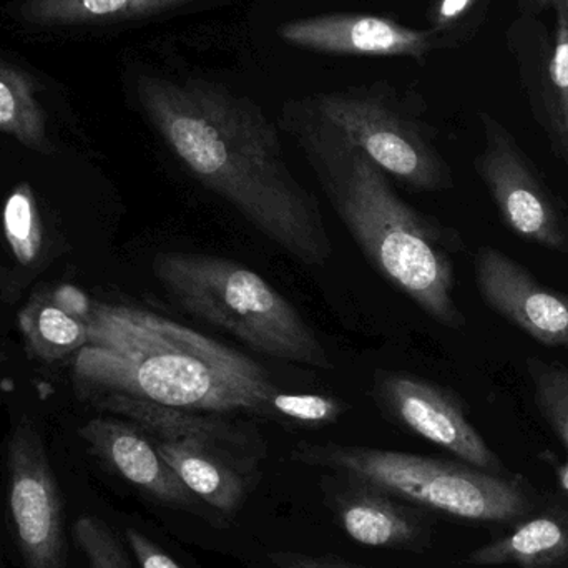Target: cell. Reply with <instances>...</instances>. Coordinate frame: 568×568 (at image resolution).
<instances>
[{"mask_svg":"<svg viewBox=\"0 0 568 568\" xmlns=\"http://www.w3.org/2000/svg\"><path fill=\"white\" fill-rule=\"evenodd\" d=\"M136 100L195 182L225 200L256 232L310 268L333 256L314 193L294 175L278 126L250 97L202 77L142 73Z\"/></svg>","mask_w":568,"mask_h":568,"instance_id":"6da1fadb","label":"cell"},{"mask_svg":"<svg viewBox=\"0 0 568 568\" xmlns=\"http://www.w3.org/2000/svg\"><path fill=\"white\" fill-rule=\"evenodd\" d=\"M89 339L73 356L77 397L120 396L205 414L272 419L282 393L265 367L192 327L140 307L93 303Z\"/></svg>","mask_w":568,"mask_h":568,"instance_id":"7a4b0ae2","label":"cell"},{"mask_svg":"<svg viewBox=\"0 0 568 568\" xmlns=\"http://www.w3.org/2000/svg\"><path fill=\"white\" fill-rule=\"evenodd\" d=\"M331 209L377 275L447 329L466 327L456 300V256L466 250L453 226L414 209L363 152L287 130Z\"/></svg>","mask_w":568,"mask_h":568,"instance_id":"3957f363","label":"cell"},{"mask_svg":"<svg viewBox=\"0 0 568 568\" xmlns=\"http://www.w3.org/2000/svg\"><path fill=\"white\" fill-rule=\"evenodd\" d=\"M153 276L180 307L232 334L263 356L334 369L333 357L303 314L248 266L206 253H159Z\"/></svg>","mask_w":568,"mask_h":568,"instance_id":"277c9868","label":"cell"},{"mask_svg":"<svg viewBox=\"0 0 568 568\" xmlns=\"http://www.w3.org/2000/svg\"><path fill=\"white\" fill-rule=\"evenodd\" d=\"M283 130H304L369 156L414 193L454 189V173L416 103L387 82L321 92L284 103Z\"/></svg>","mask_w":568,"mask_h":568,"instance_id":"5b68a950","label":"cell"},{"mask_svg":"<svg viewBox=\"0 0 568 568\" xmlns=\"http://www.w3.org/2000/svg\"><path fill=\"white\" fill-rule=\"evenodd\" d=\"M291 459L470 523L517 524L536 510L532 490L523 480L463 460L336 443L297 444Z\"/></svg>","mask_w":568,"mask_h":568,"instance_id":"8992f818","label":"cell"},{"mask_svg":"<svg viewBox=\"0 0 568 568\" xmlns=\"http://www.w3.org/2000/svg\"><path fill=\"white\" fill-rule=\"evenodd\" d=\"M480 123L484 146L474 169L500 219L514 235L568 256V203L504 123L489 113Z\"/></svg>","mask_w":568,"mask_h":568,"instance_id":"52a82bcc","label":"cell"},{"mask_svg":"<svg viewBox=\"0 0 568 568\" xmlns=\"http://www.w3.org/2000/svg\"><path fill=\"white\" fill-rule=\"evenodd\" d=\"M10 517L26 568H67L62 494L39 430L22 420L7 446Z\"/></svg>","mask_w":568,"mask_h":568,"instance_id":"ba28073f","label":"cell"},{"mask_svg":"<svg viewBox=\"0 0 568 568\" xmlns=\"http://www.w3.org/2000/svg\"><path fill=\"white\" fill-rule=\"evenodd\" d=\"M371 396L396 426L443 447L469 466L506 474L503 460L467 417L466 404L449 387L409 373L377 371Z\"/></svg>","mask_w":568,"mask_h":568,"instance_id":"9c48e42d","label":"cell"},{"mask_svg":"<svg viewBox=\"0 0 568 568\" xmlns=\"http://www.w3.org/2000/svg\"><path fill=\"white\" fill-rule=\"evenodd\" d=\"M484 303L537 343L568 347V293L540 283L526 266L499 250L483 246L474 258Z\"/></svg>","mask_w":568,"mask_h":568,"instance_id":"30bf717a","label":"cell"},{"mask_svg":"<svg viewBox=\"0 0 568 568\" xmlns=\"http://www.w3.org/2000/svg\"><path fill=\"white\" fill-rule=\"evenodd\" d=\"M90 454L160 506L209 517L205 503L186 489L139 426L115 416L87 420L79 430Z\"/></svg>","mask_w":568,"mask_h":568,"instance_id":"8fae6325","label":"cell"},{"mask_svg":"<svg viewBox=\"0 0 568 568\" xmlns=\"http://www.w3.org/2000/svg\"><path fill=\"white\" fill-rule=\"evenodd\" d=\"M283 42L327 55L409 57L424 60L439 47L429 29H413L367 13H324L278 27Z\"/></svg>","mask_w":568,"mask_h":568,"instance_id":"7c38bea8","label":"cell"},{"mask_svg":"<svg viewBox=\"0 0 568 568\" xmlns=\"http://www.w3.org/2000/svg\"><path fill=\"white\" fill-rule=\"evenodd\" d=\"M152 440L186 489L202 503L225 516L242 509L248 496V476L256 464L210 440L193 437Z\"/></svg>","mask_w":568,"mask_h":568,"instance_id":"4fadbf2b","label":"cell"},{"mask_svg":"<svg viewBox=\"0 0 568 568\" xmlns=\"http://www.w3.org/2000/svg\"><path fill=\"white\" fill-rule=\"evenodd\" d=\"M89 406L109 413L110 416L130 420L152 439L193 437V439L210 440L239 454L240 457L256 466L263 456V443L258 434L232 423L222 414L173 409L162 404L120 396L100 397Z\"/></svg>","mask_w":568,"mask_h":568,"instance_id":"5bb4252c","label":"cell"},{"mask_svg":"<svg viewBox=\"0 0 568 568\" xmlns=\"http://www.w3.org/2000/svg\"><path fill=\"white\" fill-rule=\"evenodd\" d=\"M344 479L349 489L336 496V517L351 540L373 549H410L424 542L426 527L413 510L366 484Z\"/></svg>","mask_w":568,"mask_h":568,"instance_id":"9a60e30c","label":"cell"},{"mask_svg":"<svg viewBox=\"0 0 568 568\" xmlns=\"http://www.w3.org/2000/svg\"><path fill=\"white\" fill-rule=\"evenodd\" d=\"M477 567L568 568V510L526 517L516 529L467 556Z\"/></svg>","mask_w":568,"mask_h":568,"instance_id":"2e32d148","label":"cell"},{"mask_svg":"<svg viewBox=\"0 0 568 568\" xmlns=\"http://www.w3.org/2000/svg\"><path fill=\"white\" fill-rule=\"evenodd\" d=\"M193 2L196 0H20L17 17L47 29L112 26L163 16Z\"/></svg>","mask_w":568,"mask_h":568,"instance_id":"e0dca14e","label":"cell"},{"mask_svg":"<svg viewBox=\"0 0 568 568\" xmlns=\"http://www.w3.org/2000/svg\"><path fill=\"white\" fill-rule=\"evenodd\" d=\"M27 347L47 363L77 354L89 339L85 317L70 313L50 296L32 297L19 316Z\"/></svg>","mask_w":568,"mask_h":568,"instance_id":"ac0fdd59","label":"cell"},{"mask_svg":"<svg viewBox=\"0 0 568 568\" xmlns=\"http://www.w3.org/2000/svg\"><path fill=\"white\" fill-rule=\"evenodd\" d=\"M0 132L27 149L49 153L45 113L37 99L36 85L23 70L0 60Z\"/></svg>","mask_w":568,"mask_h":568,"instance_id":"d6986e66","label":"cell"},{"mask_svg":"<svg viewBox=\"0 0 568 568\" xmlns=\"http://www.w3.org/2000/svg\"><path fill=\"white\" fill-rule=\"evenodd\" d=\"M537 410L566 449V463L557 467V479L568 496V367L557 361L527 357Z\"/></svg>","mask_w":568,"mask_h":568,"instance_id":"ffe728a7","label":"cell"},{"mask_svg":"<svg viewBox=\"0 0 568 568\" xmlns=\"http://www.w3.org/2000/svg\"><path fill=\"white\" fill-rule=\"evenodd\" d=\"M3 235L20 265L39 258L43 245V226L36 193L29 183L16 186L3 206Z\"/></svg>","mask_w":568,"mask_h":568,"instance_id":"44dd1931","label":"cell"},{"mask_svg":"<svg viewBox=\"0 0 568 568\" xmlns=\"http://www.w3.org/2000/svg\"><path fill=\"white\" fill-rule=\"evenodd\" d=\"M72 537L85 559L87 568H133L122 540L99 517H80L73 524Z\"/></svg>","mask_w":568,"mask_h":568,"instance_id":"7402d4cb","label":"cell"},{"mask_svg":"<svg viewBox=\"0 0 568 568\" xmlns=\"http://www.w3.org/2000/svg\"><path fill=\"white\" fill-rule=\"evenodd\" d=\"M490 2L493 0H436L429 9V30L439 47L473 36Z\"/></svg>","mask_w":568,"mask_h":568,"instance_id":"603a6c76","label":"cell"},{"mask_svg":"<svg viewBox=\"0 0 568 568\" xmlns=\"http://www.w3.org/2000/svg\"><path fill=\"white\" fill-rule=\"evenodd\" d=\"M347 410L344 400L320 394L278 393L272 400V419L282 417L307 426L336 423Z\"/></svg>","mask_w":568,"mask_h":568,"instance_id":"cb8c5ba5","label":"cell"},{"mask_svg":"<svg viewBox=\"0 0 568 568\" xmlns=\"http://www.w3.org/2000/svg\"><path fill=\"white\" fill-rule=\"evenodd\" d=\"M125 542L140 568H182L162 547L133 527L125 529Z\"/></svg>","mask_w":568,"mask_h":568,"instance_id":"d4e9b609","label":"cell"},{"mask_svg":"<svg viewBox=\"0 0 568 568\" xmlns=\"http://www.w3.org/2000/svg\"><path fill=\"white\" fill-rule=\"evenodd\" d=\"M270 562L275 568H361L341 560L327 559V557L307 556V554L280 550L268 556Z\"/></svg>","mask_w":568,"mask_h":568,"instance_id":"484cf974","label":"cell"},{"mask_svg":"<svg viewBox=\"0 0 568 568\" xmlns=\"http://www.w3.org/2000/svg\"><path fill=\"white\" fill-rule=\"evenodd\" d=\"M567 7H568V0H567Z\"/></svg>","mask_w":568,"mask_h":568,"instance_id":"4316f807","label":"cell"}]
</instances>
